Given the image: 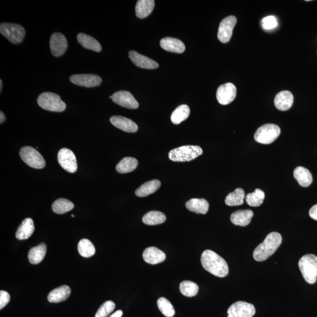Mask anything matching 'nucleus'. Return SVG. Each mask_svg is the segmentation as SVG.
<instances>
[{
    "label": "nucleus",
    "instance_id": "obj_41",
    "mask_svg": "<svg viewBox=\"0 0 317 317\" xmlns=\"http://www.w3.org/2000/svg\"><path fill=\"white\" fill-rule=\"evenodd\" d=\"M10 300V296L7 291L1 290L0 291V309H2L7 305Z\"/></svg>",
    "mask_w": 317,
    "mask_h": 317
},
{
    "label": "nucleus",
    "instance_id": "obj_6",
    "mask_svg": "<svg viewBox=\"0 0 317 317\" xmlns=\"http://www.w3.org/2000/svg\"><path fill=\"white\" fill-rule=\"evenodd\" d=\"M281 133L280 127L274 124H265L257 130L255 139L260 144L268 145L272 144L278 138Z\"/></svg>",
    "mask_w": 317,
    "mask_h": 317
},
{
    "label": "nucleus",
    "instance_id": "obj_1",
    "mask_svg": "<svg viewBox=\"0 0 317 317\" xmlns=\"http://www.w3.org/2000/svg\"><path fill=\"white\" fill-rule=\"evenodd\" d=\"M201 263L203 267L215 276L224 277L229 274L227 262L212 250H206L203 252Z\"/></svg>",
    "mask_w": 317,
    "mask_h": 317
},
{
    "label": "nucleus",
    "instance_id": "obj_40",
    "mask_svg": "<svg viewBox=\"0 0 317 317\" xmlns=\"http://www.w3.org/2000/svg\"><path fill=\"white\" fill-rule=\"evenodd\" d=\"M278 25L277 18L274 16L269 15L263 19L262 27L264 30L273 29Z\"/></svg>",
    "mask_w": 317,
    "mask_h": 317
},
{
    "label": "nucleus",
    "instance_id": "obj_27",
    "mask_svg": "<svg viewBox=\"0 0 317 317\" xmlns=\"http://www.w3.org/2000/svg\"><path fill=\"white\" fill-rule=\"evenodd\" d=\"M47 252V246L45 243H41L37 246L30 250L28 254V260L33 264H39L45 258Z\"/></svg>",
    "mask_w": 317,
    "mask_h": 317
},
{
    "label": "nucleus",
    "instance_id": "obj_30",
    "mask_svg": "<svg viewBox=\"0 0 317 317\" xmlns=\"http://www.w3.org/2000/svg\"><path fill=\"white\" fill-rule=\"evenodd\" d=\"M166 220L165 214L158 211L148 212L142 218L143 223L150 226L162 224Z\"/></svg>",
    "mask_w": 317,
    "mask_h": 317
},
{
    "label": "nucleus",
    "instance_id": "obj_34",
    "mask_svg": "<svg viewBox=\"0 0 317 317\" xmlns=\"http://www.w3.org/2000/svg\"><path fill=\"white\" fill-rule=\"evenodd\" d=\"M74 205L71 201L65 199H59L53 203V211L59 214H64L74 209Z\"/></svg>",
    "mask_w": 317,
    "mask_h": 317
},
{
    "label": "nucleus",
    "instance_id": "obj_3",
    "mask_svg": "<svg viewBox=\"0 0 317 317\" xmlns=\"http://www.w3.org/2000/svg\"><path fill=\"white\" fill-rule=\"evenodd\" d=\"M203 154L202 149L199 146L187 145L174 149L169 153L170 160L185 162L195 159Z\"/></svg>",
    "mask_w": 317,
    "mask_h": 317
},
{
    "label": "nucleus",
    "instance_id": "obj_38",
    "mask_svg": "<svg viewBox=\"0 0 317 317\" xmlns=\"http://www.w3.org/2000/svg\"><path fill=\"white\" fill-rule=\"evenodd\" d=\"M158 307L160 312L166 317H172L175 311L172 304L166 298L161 297L158 300Z\"/></svg>",
    "mask_w": 317,
    "mask_h": 317
},
{
    "label": "nucleus",
    "instance_id": "obj_4",
    "mask_svg": "<svg viewBox=\"0 0 317 317\" xmlns=\"http://www.w3.org/2000/svg\"><path fill=\"white\" fill-rule=\"evenodd\" d=\"M301 274L307 283L315 284L317 280V257L312 254L304 255L299 262Z\"/></svg>",
    "mask_w": 317,
    "mask_h": 317
},
{
    "label": "nucleus",
    "instance_id": "obj_2",
    "mask_svg": "<svg viewBox=\"0 0 317 317\" xmlns=\"http://www.w3.org/2000/svg\"><path fill=\"white\" fill-rule=\"evenodd\" d=\"M282 243L280 233L272 232L266 236L264 242L260 244L253 252V258L256 261H265L273 255Z\"/></svg>",
    "mask_w": 317,
    "mask_h": 317
},
{
    "label": "nucleus",
    "instance_id": "obj_7",
    "mask_svg": "<svg viewBox=\"0 0 317 317\" xmlns=\"http://www.w3.org/2000/svg\"><path fill=\"white\" fill-rule=\"evenodd\" d=\"M0 33L14 44H20L25 36V30L21 25L13 23H1Z\"/></svg>",
    "mask_w": 317,
    "mask_h": 317
},
{
    "label": "nucleus",
    "instance_id": "obj_20",
    "mask_svg": "<svg viewBox=\"0 0 317 317\" xmlns=\"http://www.w3.org/2000/svg\"><path fill=\"white\" fill-rule=\"evenodd\" d=\"M254 216L253 211L249 209L240 210L231 214L230 220L231 223L236 226H246L251 222Z\"/></svg>",
    "mask_w": 317,
    "mask_h": 317
},
{
    "label": "nucleus",
    "instance_id": "obj_36",
    "mask_svg": "<svg viewBox=\"0 0 317 317\" xmlns=\"http://www.w3.org/2000/svg\"><path fill=\"white\" fill-rule=\"evenodd\" d=\"M78 250L79 255L84 258H90L95 255V248L90 240L87 239H82L79 241L78 245Z\"/></svg>",
    "mask_w": 317,
    "mask_h": 317
},
{
    "label": "nucleus",
    "instance_id": "obj_8",
    "mask_svg": "<svg viewBox=\"0 0 317 317\" xmlns=\"http://www.w3.org/2000/svg\"><path fill=\"white\" fill-rule=\"evenodd\" d=\"M20 157L27 165L35 169H43L46 166V161L36 149L25 147L20 152Z\"/></svg>",
    "mask_w": 317,
    "mask_h": 317
},
{
    "label": "nucleus",
    "instance_id": "obj_35",
    "mask_svg": "<svg viewBox=\"0 0 317 317\" xmlns=\"http://www.w3.org/2000/svg\"><path fill=\"white\" fill-rule=\"evenodd\" d=\"M247 204L252 207L261 206L265 198V193L261 189H256L255 192L249 193L246 196Z\"/></svg>",
    "mask_w": 317,
    "mask_h": 317
},
{
    "label": "nucleus",
    "instance_id": "obj_23",
    "mask_svg": "<svg viewBox=\"0 0 317 317\" xmlns=\"http://www.w3.org/2000/svg\"><path fill=\"white\" fill-rule=\"evenodd\" d=\"M71 288L68 285H62L51 291L48 296L50 303H58L65 301L70 296Z\"/></svg>",
    "mask_w": 317,
    "mask_h": 317
},
{
    "label": "nucleus",
    "instance_id": "obj_25",
    "mask_svg": "<svg viewBox=\"0 0 317 317\" xmlns=\"http://www.w3.org/2000/svg\"><path fill=\"white\" fill-rule=\"evenodd\" d=\"M161 183L157 179L152 180L143 184L136 190L135 195L138 197L144 198L153 194L159 189Z\"/></svg>",
    "mask_w": 317,
    "mask_h": 317
},
{
    "label": "nucleus",
    "instance_id": "obj_29",
    "mask_svg": "<svg viewBox=\"0 0 317 317\" xmlns=\"http://www.w3.org/2000/svg\"><path fill=\"white\" fill-rule=\"evenodd\" d=\"M155 7L154 0H139L136 5V15L139 18H144L150 15Z\"/></svg>",
    "mask_w": 317,
    "mask_h": 317
},
{
    "label": "nucleus",
    "instance_id": "obj_24",
    "mask_svg": "<svg viewBox=\"0 0 317 317\" xmlns=\"http://www.w3.org/2000/svg\"><path fill=\"white\" fill-rule=\"evenodd\" d=\"M186 207L190 211L205 214L209 211V204L204 199H192L186 202Z\"/></svg>",
    "mask_w": 317,
    "mask_h": 317
},
{
    "label": "nucleus",
    "instance_id": "obj_39",
    "mask_svg": "<svg viewBox=\"0 0 317 317\" xmlns=\"http://www.w3.org/2000/svg\"><path fill=\"white\" fill-rule=\"evenodd\" d=\"M115 309V304L112 301H107L98 309L95 317H106Z\"/></svg>",
    "mask_w": 317,
    "mask_h": 317
},
{
    "label": "nucleus",
    "instance_id": "obj_26",
    "mask_svg": "<svg viewBox=\"0 0 317 317\" xmlns=\"http://www.w3.org/2000/svg\"><path fill=\"white\" fill-rule=\"evenodd\" d=\"M77 40L85 49L93 50L94 52H100L102 51V47L99 42L94 38L84 33L77 35Z\"/></svg>",
    "mask_w": 317,
    "mask_h": 317
},
{
    "label": "nucleus",
    "instance_id": "obj_28",
    "mask_svg": "<svg viewBox=\"0 0 317 317\" xmlns=\"http://www.w3.org/2000/svg\"><path fill=\"white\" fill-rule=\"evenodd\" d=\"M294 178L299 185L303 187H309L313 182V176L309 169L304 167H297L294 170Z\"/></svg>",
    "mask_w": 317,
    "mask_h": 317
},
{
    "label": "nucleus",
    "instance_id": "obj_31",
    "mask_svg": "<svg viewBox=\"0 0 317 317\" xmlns=\"http://www.w3.org/2000/svg\"><path fill=\"white\" fill-rule=\"evenodd\" d=\"M138 165V161L135 158L126 157L120 161L116 167L117 172L120 173H127L132 172Z\"/></svg>",
    "mask_w": 317,
    "mask_h": 317
},
{
    "label": "nucleus",
    "instance_id": "obj_5",
    "mask_svg": "<svg viewBox=\"0 0 317 317\" xmlns=\"http://www.w3.org/2000/svg\"><path fill=\"white\" fill-rule=\"evenodd\" d=\"M37 103L43 109L52 112H61L66 108V104L59 95L50 92L41 94L38 98Z\"/></svg>",
    "mask_w": 317,
    "mask_h": 317
},
{
    "label": "nucleus",
    "instance_id": "obj_22",
    "mask_svg": "<svg viewBox=\"0 0 317 317\" xmlns=\"http://www.w3.org/2000/svg\"><path fill=\"white\" fill-rule=\"evenodd\" d=\"M35 230L33 219L27 218L24 219L18 227L15 237L18 240H26L33 234Z\"/></svg>",
    "mask_w": 317,
    "mask_h": 317
},
{
    "label": "nucleus",
    "instance_id": "obj_43",
    "mask_svg": "<svg viewBox=\"0 0 317 317\" xmlns=\"http://www.w3.org/2000/svg\"><path fill=\"white\" fill-rule=\"evenodd\" d=\"M122 312L121 310L117 311L115 313L109 317H121L122 316Z\"/></svg>",
    "mask_w": 317,
    "mask_h": 317
},
{
    "label": "nucleus",
    "instance_id": "obj_18",
    "mask_svg": "<svg viewBox=\"0 0 317 317\" xmlns=\"http://www.w3.org/2000/svg\"><path fill=\"white\" fill-rule=\"evenodd\" d=\"M294 97L292 93L288 91H281L274 98L275 106L278 110L286 111L292 106Z\"/></svg>",
    "mask_w": 317,
    "mask_h": 317
},
{
    "label": "nucleus",
    "instance_id": "obj_44",
    "mask_svg": "<svg viewBox=\"0 0 317 317\" xmlns=\"http://www.w3.org/2000/svg\"><path fill=\"white\" fill-rule=\"evenodd\" d=\"M5 116L4 113L1 111L0 112V123H2L5 121Z\"/></svg>",
    "mask_w": 317,
    "mask_h": 317
},
{
    "label": "nucleus",
    "instance_id": "obj_19",
    "mask_svg": "<svg viewBox=\"0 0 317 317\" xmlns=\"http://www.w3.org/2000/svg\"><path fill=\"white\" fill-rule=\"evenodd\" d=\"M143 258L149 264H157L165 261L166 255L157 247H150L145 250Z\"/></svg>",
    "mask_w": 317,
    "mask_h": 317
},
{
    "label": "nucleus",
    "instance_id": "obj_9",
    "mask_svg": "<svg viewBox=\"0 0 317 317\" xmlns=\"http://www.w3.org/2000/svg\"><path fill=\"white\" fill-rule=\"evenodd\" d=\"M256 313L255 306L245 301L234 303L227 310V317H253Z\"/></svg>",
    "mask_w": 317,
    "mask_h": 317
},
{
    "label": "nucleus",
    "instance_id": "obj_17",
    "mask_svg": "<svg viewBox=\"0 0 317 317\" xmlns=\"http://www.w3.org/2000/svg\"><path fill=\"white\" fill-rule=\"evenodd\" d=\"M110 122L117 128L126 132L135 133L138 130V126L136 123L125 117L113 116L110 119Z\"/></svg>",
    "mask_w": 317,
    "mask_h": 317
},
{
    "label": "nucleus",
    "instance_id": "obj_33",
    "mask_svg": "<svg viewBox=\"0 0 317 317\" xmlns=\"http://www.w3.org/2000/svg\"><path fill=\"white\" fill-rule=\"evenodd\" d=\"M190 113L189 107L186 105H182L173 111L171 115V121L174 124L178 125L188 118Z\"/></svg>",
    "mask_w": 317,
    "mask_h": 317
},
{
    "label": "nucleus",
    "instance_id": "obj_13",
    "mask_svg": "<svg viewBox=\"0 0 317 317\" xmlns=\"http://www.w3.org/2000/svg\"><path fill=\"white\" fill-rule=\"evenodd\" d=\"M110 98L114 103L126 108L135 109L139 107V103L130 92L120 91L114 93Z\"/></svg>",
    "mask_w": 317,
    "mask_h": 317
},
{
    "label": "nucleus",
    "instance_id": "obj_15",
    "mask_svg": "<svg viewBox=\"0 0 317 317\" xmlns=\"http://www.w3.org/2000/svg\"><path fill=\"white\" fill-rule=\"evenodd\" d=\"M50 49L52 54L56 57L61 56L68 48L67 40L63 34L53 33L50 39Z\"/></svg>",
    "mask_w": 317,
    "mask_h": 317
},
{
    "label": "nucleus",
    "instance_id": "obj_11",
    "mask_svg": "<svg viewBox=\"0 0 317 317\" xmlns=\"http://www.w3.org/2000/svg\"><path fill=\"white\" fill-rule=\"evenodd\" d=\"M237 23V18L233 15L229 16L221 21L218 27L217 37L222 43H227L233 35L234 27Z\"/></svg>",
    "mask_w": 317,
    "mask_h": 317
},
{
    "label": "nucleus",
    "instance_id": "obj_16",
    "mask_svg": "<svg viewBox=\"0 0 317 317\" xmlns=\"http://www.w3.org/2000/svg\"><path fill=\"white\" fill-rule=\"evenodd\" d=\"M129 56L133 63L138 67L150 69H156L158 67V62L147 56L135 52V51L130 52Z\"/></svg>",
    "mask_w": 317,
    "mask_h": 317
},
{
    "label": "nucleus",
    "instance_id": "obj_14",
    "mask_svg": "<svg viewBox=\"0 0 317 317\" xmlns=\"http://www.w3.org/2000/svg\"><path fill=\"white\" fill-rule=\"evenodd\" d=\"M69 79L73 84L87 88L99 86L102 82V79L100 76L94 74L74 75Z\"/></svg>",
    "mask_w": 317,
    "mask_h": 317
},
{
    "label": "nucleus",
    "instance_id": "obj_37",
    "mask_svg": "<svg viewBox=\"0 0 317 317\" xmlns=\"http://www.w3.org/2000/svg\"><path fill=\"white\" fill-rule=\"evenodd\" d=\"M180 291L183 296L188 297H194L198 293L199 287L194 282L183 281L180 284Z\"/></svg>",
    "mask_w": 317,
    "mask_h": 317
},
{
    "label": "nucleus",
    "instance_id": "obj_42",
    "mask_svg": "<svg viewBox=\"0 0 317 317\" xmlns=\"http://www.w3.org/2000/svg\"><path fill=\"white\" fill-rule=\"evenodd\" d=\"M310 216L317 221V204L313 206L309 211Z\"/></svg>",
    "mask_w": 317,
    "mask_h": 317
},
{
    "label": "nucleus",
    "instance_id": "obj_10",
    "mask_svg": "<svg viewBox=\"0 0 317 317\" xmlns=\"http://www.w3.org/2000/svg\"><path fill=\"white\" fill-rule=\"evenodd\" d=\"M58 161L60 166L69 173H75L77 170V158L69 149L62 148L59 151Z\"/></svg>",
    "mask_w": 317,
    "mask_h": 317
},
{
    "label": "nucleus",
    "instance_id": "obj_21",
    "mask_svg": "<svg viewBox=\"0 0 317 317\" xmlns=\"http://www.w3.org/2000/svg\"><path fill=\"white\" fill-rule=\"evenodd\" d=\"M160 44L163 50L169 52L181 53L185 50V46L182 41L174 38H164L161 40Z\"/></svg>",
    "mask_w": 317,
    "mask_h": 317
},
{
    "label": "nucleus",
    "instance_id": "obj_32",
    "mask_svg": "<svg viewBox=\"0 0 317 317\" xmlns=\"http://www.w3.org/2000/svg\"><path fill=\"white\" fill-rule=\"evenodd\" d=\"M245 193L242 188H237L234 191L227 196L225 204L229 206H237L244 204Z\"/></svg>",
    "mask_w": 317,
    "mask_h": 317
},
{
    "label": "nucleus",
    "instance_id": "obj_12",
    "mask_svg": "<svg viewBox=\"0 0 317 317\" xmlns=\"http://www.w3.org/2000/svg\"><path fill=\"white\" fill-rule=\"evenodd\" d=\"M237 95V89L233 84L226 83L218 88L216 97L218 103L226 106L232 103Z\"/></svg>",
    "mask_w": 317,
    "mask_h": 317
},
{
    "label": "nucleus",
    "instance_id": "obj_46",
    "mask_svg": "<svg viewBox=\"0 0 317 317\" xmlns=\"http://www.w3.org/2000/svg\"><path fill=\"white\" fill-rule=\"evenodd\" d=\"M71 216H72V217H75V215H74V214H72V215H71Z\"/></svg>",
    "mask_w": 317,
    "mask_h": 317
},
{
    "label": "nucleus",
    "instance_id": "obj_45",
    "mask_svg": "<svg viewBox=\"0 0 317 317\" xmlns=\"http://www.w3.org/2000/svg\"><path fill=\"white\" fill-rule=\"evenodd\" d=\"M2 81L1 79V80H0V90H1V91H2Z\"/></svg>",
    "mask_w": 317,
    "mask_h": 317
}]
</instances>
